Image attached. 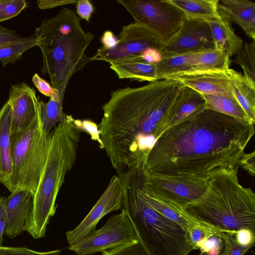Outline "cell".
I'll list each match as a JSON object with an SVG mask.
<instances>
[{
    "mask_svg": "<svg viewBox=\"0 0 255 255\" xmlns=\"http://www.w3.org/2000/svg\"><path fill=\"white\" fill-rule=\"evenodd\" d=\"M217 236L221 243V248L218 255H244L251 248L240 244L236 240L234 234L222 232Z\"/></svg>",
    "mask_w": 255,
    "mask_h": 255,
    "instance_id": "obj_31",
    "label": "cell"
},
{
    "mask_svg": "<svg viewBox=\"0 0 255 255\" xmlns=\"http://www.w3.org/2000/svg\"><path fill=\"white\" fill-rule=\"evenodd\" d=\"M80 120L66 115L50 132V143L24 231L33 238H43L55 213L56 199L65 176L74 166L81 132Z\"/></svg>",
    "mask_w": 255,
    "mask_h": 255,
    "instance_id": "obj_4",
    "label": "cell"
},
{
    "mask_svg": "<svg viewBox=\"0 0 255 255\" xmlns=\"http://www.w3.org/2000/svg\"><path fill=\"white\" fill-rule=\"evenodd\" d=\"M238 169H221L211 173L204 193L181 206L183 209L226 233L235 234L244 229L255 231V194L250 187L240 184Z\"/></svg>",
    "mask_w": 255,
    "mask_h": 255,
    "instance_id": "obj_6",
    "label": "cell"
},
{
    "mask_svg": "<svg viewBox=\"0 0 255 255\" xmlns=\"http://www.w3.org/2000/svg\"><path fill=\"white\" fill-rule=\"evenodd\" d=\"M38 43V36L33 33L19 39L0 43V61L2 67L20 59L25 51L37 46Z\"/></svg>",
    "mask_w": 255,
    "mask_h": 255,
    "instance_id": "obj_25",
    "label": "cell"
},
{
    "mask_svg": "<svg viewBox=\"0 0 255 255\" xmlns=\"http://www.w3.org/2000/svg\"><path fill=\"white\" fill-rule=\"evenodd\" d=\"M206 108L202 95L184 86L170 108L168 116V128Z\"/></svg>",
    "mask_w": 255,
    "mask_h": 255,
    "instance_id": "obj_19",
    "label": "cell"
},
{
    "mask_svg": "<svg viewBox=\"0 0 255 255\" xmlns=\"http://www.w3.org/2000/svg\"><path fill=\"white\" fill-rule=\"evenodd\" d=\"M124 193L118 175H114L89 214L74 229L66 232L69 246L74 245L90 236L99 221L107 214L122 209Z\"/></svg>",
    "mask_w": 255,
    "mask_h": 255,
    "instance_id": "obj_12",
    "label": "cell"
},
{
    "mask_svg": "<svg viewBox=\"0 0 255 255\" xmlns=\"http://www.w3.org/2000/svg\"><path fill=\"white\" fill-rule=\"evenodd\" d=\"M239 165L252 176L255 174V152L253 151L249 153L243 154L241 157Z\"/></svg>",
    "mask_w": 255,
    "mask_h": 255,
    "instance_id": "obj_39",
    "label": "cell"
},
{
    "mask_svg": "<svg viewBox=\"0 0 255 255\" xmlns=\"http://www.w3.org/2000/svg\"><path fill=\"white\" fill-rule=\"evenodd\" d=\"M215 49L206 21L185 18L176 34L159 51L162 58Z\"/></svg>",
    "mask_w": 255,
    "mask_h": 255,
    "instance_id": "obj_11",
    "label": "cell"
},
{
    "mask_svg": "<svg viewBox=\"0 0 255 255\" xmlns=\"http://www.w3.org/2000/svg\"><path fill=\"white\" fill-rule=\"evenodd\" d=\"M80 123V126L82 131L87 132L90 135L91 139L97 141L100 147L103 149V144L100 138L98 126L94 122L87 120H81Z\"/></svg>",
    "mask_w": 255,
    "mask_h": 255,
    "instance_id": "obj_37",
    "label": "cell"
},
{
    "mask_svg": "<svg viewBox=\"0 0 255 255\" xmlns=\"http://www.w3.org/2000/svg\"><path fill=\"white\" fill-rule=\"evenodd\" d=\"M11 123V105L7 100L0 109V183L7 189L12 168L10 138Z\"/></svg>",
    "mask_w": 255,
    "mask_h": 255,
    "instance_id": "obj_18",
    "label": "cell"
},
{
    "mask_svg": "<svg viewBox=\"0 0 255 255\" xmlns=\"http://www.w3.org/2000/svg\"><path fill=\"white\" fill-rule=\"evenodd\" d=\"M102 255H149L140 241L102 252Z\"/></svg>",
    "mask_w": 255,
    "mask_h": 255,
    "instance_id": "obj_32",
    "label": "cell"
},
{
    "mask_svg": "<svg viewBox=\"0 0 255 255\" xmlns=\"http://www.w3.org/2000/svg\"><path fill=\"white\" fill-rule=\"evenodd\" d=\"M142 187L143 185L141 188V192L147 202L160 214L166 218L176 222L187 231V225L186 222L180 214L163 202L146 194L143 191Z\"/></svg>",
    "mask_w": 255,
    "mask_h": 255,
    "instance_id": "obj_30",
    "label": "cell"
},
{
    "mask_svg": "<svg viewBox=\"0 0 255 255\" xmlns=\"http://www.w3.org/2000/svg\"><path fill=\"white\" fill-rule=\"evenodd\" d=\"M254 133V125L206 108L160 135L143 166L144 174L164 181H208L215 171L240 167Z\"/></svg>",
    "mask_w": 255,
    "mask_h": 255,
    "instance_id": "obj_1",
    "label": "cell"
},
{
    "mask_svg": "<svg viewBox=\"0 0 255 255\" xmlns=\"http://www.w3.org/2000/svg\"><path fill=\"white\" fill-rule=\"evenodd\" d=\"M232 94L247 115L250 122L255 123V84L233 69Z\"/></svg>",
    "mask_w": 255,
    "mask_h": 255,
    "instance_id": "obj_22",
    "label": "cell"
},
{
    "mask_svg": "<svg viewBox=\"0 0 255 255\" xmlns=\"http://www.w3.org/2000/svg\"><path fill=\"white\" fill-rule=\"evenodd\" d=\"M183 12L187 19L205 21L221 18L219 0H169Z\"/></svg>",
    "mask_w": 255,
    "mask_h": 255,
    "instance_id": "obj_23",
    "label": "cell"
},
{
    "mask_svg": "<svg viewBox=\"0 0 255 255\" xmlns=\"http://www.w3.org/2000/svg\"><path fill=\"white\" fill-rule=\"evenodd\" d=\"M32 81L38 90L44 96L57 101H63L60 99L59 91L53 88L37 73L34 74L32 78Z\"/></svg>",
    "mask_w": 255,
    "mask_h": 255,
    "instance_id": "obj_34",
    "label": "cell"
},
{
    "mask_svg": "<svg viewBox=\"0 0 255 255\" xmlns=\"http://www.w3.org/2000/svg\"><path fill=\"white\" fill-rule=\"evenodd\" d=\"M207 108L252 124L232 94H202Z\"/></svg>",
    "mask_w": 255,
    "mask_h": 255,
    "instance_id": "obj_24",
    "label": "cell"
},
{
    "mask_svg": "<svg viewBox=\"0 0 255 255\" xmlns=\"http://www.w3.org/2000/svg\"><path fill=\"white\" fill-rule=\"evenodd\" d=\"M77 1L75 0H38L36 3L39 8L46 9L67 4H76Z\"/></svg>",
    "mask_w": 255,
    "mask_h": 255,
    "instance_id": "obj_41",
    "label": "cell"
},
{
    "mask_svg": "<svg viewBox=\"0 0 255 255\" xmlns=\"http://www.w3.org/2000/svg\"><path fill=\"white\" fill-rule=\"evenodd\" d=\"M198 255H201V254L200 253V254H199Z\"/></svg>",
    "mask_w": 255,
    "mask_h": 255,
    "instance_id": "obj_47",
    "label": "cell"
},
{
    "mask_svg": "<svg viewBox=\"0 0 255 255\" xmlns=\"http://www.w3.org/2000/svg\"><path fill=\"white\" fill-rule=\"evenodd\" d=\"M210 28L216 49L226 52L230 57L237 54L242 48L243 41L234 32L230 21L221 18L206 21Z\"/></svg>",
    "mask_w": 255,
    "mask_h": 255,
    "instance_id": "obj_21",
    "label": "cell"
},
{
    "mask_svg": "<svg viewBox=\"0 0 255 255\" xmlns=\"http://www.w3.org/2000/svg\"><path fill=\"white\" fill-rule=\"evenodd\" d=\"M22 37L15 31L0 25V43L19 39Z\"/></svg>",
    "mask_w": 255,
    "mask_h": 255,
    "instance_id": "obj_43",
    "label": "cell"
},
{
    "mask_svg": "<svg viewBox=\"0 0 255 255\" xmlns=\"http://www.w3.org/2000/svg\"><path fill=\"white\" fill-rule=\"evenodd\" d=\"M209 180L199 182L164 181L144 174L142 189L146 194L156 199L183 206L200 197L206 189Z\"/></svg>",
    "mask_w": 255,
    "mask_h": 255,
    "instance_id": "obj_14",
    "label": "cell"
},
{
    "mask_svg": "<svg viewBox=\"0 0 255 255\" xmlns=\"http://www.w3.org/2000/svg\"><path fill=\"white\" fill-rule=\"evenodd\" d=\"M8 100L11 105V142L40 115V101L34 89L24 82L11 86Z\"/></svg>",
    "mask_w": 255,
    "mask_h": 255,
    "instance_id": "obj_13",
    "label": "cell"
},
{
    "mask_svg": "<svg viewBox=\"0 0 255 255\" xmlns=\"http://www.w3.org/2000/svg\"><path fill=\"white\" fill-rule=\"evenodd\" d=\"M183 85L165 79L112 91L98 125L106 154L117 172L144 166L168 128L170 108Z\"/></svg>",
    "mask_w": 255,
    "mask_h": 255,
    "instance_id": "obj_2",
    "label": "cell"
},
{
    "mask_svg": "<svg viewBox=\"0 0 255 255\" xmlns=\"http://www.w3.org/2000/svg\"><path fill=\"white\" fill-rule=\"evenodd\" d=\"M234 235L236 240L240 244L251 248L254 245L255 231L244 229L237 231Z\"/></svg>",
    "mask_w": 255,
    "mask_h": 255,
    "instance_id": "obj_36",
    "label": "cell"
},
{
    "mask_svg": "<svg viewBox=\"0 0 255 255\" xmlns=\"http://www.w3.org/2000/svg\"><path fill=\"white\" fill-rule=\"evenodd\" d=\"M117 40V38L112 31L107 30L101 37L102 47L105 49H111L116 46Z\"/></svg>",
    "mask_w": 255,
    "mask_h": 255,
    "instance_id": "obj_42",
    "label": "cell"
},
{
    "mask_svg": "<svg viewBox=\"0 0 255 255\" xmlns=\"http://www.w3.org/2000/svg\"><path fill=\"white\" fill-rule=\"evenodd\" d=\"M5 197H0V247L2 246L3 242V236L4 235V230L6 223V214L4 204Z\"/></svg>",
    "mask_w": 255,
    "mask_h": 255,
    "instance_id": "obj_44",
    "label": "cell"
},
{
    "mask_svg": "<svg viewBox=\"0 0 255 255\" xmlns=\"http://www.w3.org/2000/svg\"><path fill=\"white\" fill-rule=\"evenodd\" d=\"M33 194L21 190L11 193L5 198L4 204L6 214L4 235L10 239L24 231L33 200Z\"/></svg>",
    "mask_w": 255,
    "mask_h": 255,
    "instance_id": "obj_16",
    "label": "cell"
},
{
    "mask_svg": "<svg viewBox=\"0 0 255 255\" xmlns=\"http://www.w3.org/2000/svg\"><path fill=\"white\" fill-rule=\"evenodd\" d=\"M109 63L111 69L120 79L149 82L158 80L156 63H149L132 58L114 61Z\"/></svg>",
    "mask_w": 255,
    "mask_h": 255,
    "instance_id": "obj_20",
    "label": "cell"
},
{
    "mask_svg": "<svg viewBox=\"0 0 255 255\" xmlns=\"http://www.w3.org/2000/svg\"><path fill=\"white\" fill-rule=\"evenodd\" d=\"M201 255H212L210 251H209L206 252H201ZM218 254L216 255H218Z\"/></svg>",
    "mask_w": 255,
    "mask_h": 255,
    "instance_id": "obj_46",
    "label": "cell"
},
{
    "mask_svg": "<svg viewBox=\"0 0 255 255\" xmlns=\"http://www.w3.org/2000/svg\"><path fill=\"white\" fill-rule=\"evenodd\" d=\"M132 16L159 37L164 44L180 28L186 18L182 11L169 0H118Z\"/></svg>",
    "mask_w": 255,
    "mask_h": 255,
    "instance_id": "obj_8",
    "label": "cell"
},
{
    "mask_svg": "<svg viewBox=\"0 0 255 255\" xmlns=\"http://www.w3.org/2000/svg\"><path fill=\"white\" fill-rule=\"evenodd\" d=\"M233 62L243 69L244 76L255 84V41L246 43Z\"/></svg>",
    "mask_w": 255,
    "mask_h": 255,
    "instance_id": "obj_29",
    "label": "cell"
},
{
    "mask_svg": "<svg viewBox=\"0 0 255 255\" xmlns=\"http://www.w3.org/2000/svg\"><path fill=\"white\" fill-rule=\"evenodd\" d=\"M61 250L38 252L23 247H0V255H59Z\"/></svg>",
    "mask_w": 255,
    "mask_h": 255,
    "instance_id": "obj_35",
    "label": "cell"
},
{
    "mask_svg": "<svg viewBox=\"0 0 255 255\" xmlns=\"http://www.w3.org/2000/svg\"><path fill=\"white\" fill-rule=\"evenodd\" d=\"M195 54L190 53L162 58L156 63L158 80L165 79L170 75L189 70L195 64Z\"/></svg>",
    "mask_w": 255,
    "mask_h": 255,
    "instance_id": "obj_26",
    "label": "cell"
},
{
    "mask_svg": "<svg viewBox=\"0 0 255 255\" xmlns=\"http://www.w3.org/2000/svg\"><path fill=\"white\" fill-rule=\"evenodd\" d=\"M76 4V12L81 19L89 21L94 10V7L88 0H78Z\"/></svg>",
    "mask_w": 255,
    "mask_h": 255,
    "instance_id": "obj_38",
    "label": "cell"
},
{
    "mask_svg": "<svg viewBox=\"0 0 255 255\" xmlns=\"http://www.w3.org/2000/svg\"><path fill=\"white\" fill-rule=\"evenodd\" d=\"M123 190L122 209L128 214L149 255H189L193 250L187 232L156 211L143 197L142 166L118 173Z\"/></svg>",
    "mask_w": 255,
    "mask_h": 255,
    "instance_id": "obj_5",
    "label": "cell"
},
{
    "mask_svg": "<svg viewBox=\"0 0 255 255\" xmlns=\"http://www.w3.org/2000/svg\"><path fill=\"white\" fill-rule=\"evenodd\" d=\"M135 229L123 209L111 216L105 224L90 236L67 249L77 255H91L139 241Z\"/></svg>",
    "mask_w": 255,
    "mask_h": 255,
    "instance_id": "obj_9",
    "label": "cell"
},
{
    "mask_svg": "<svg viewBox=\"0 0 255 255\" xmlns=\"http://www.w3.org/2000/svg\"><path fill=\"white\" fill-rule=\"evenodd\" d=\"M116 46L109 49L100 47L92 60L110 63L128 57H136L149 48L159 51L164 45L159 37L146 25L133 22L123 26Z\"/></svg>",
    "mask_w": 255,
    "mask_h": 255,
    "instance_id": "obj_10",
    "label": "cell"
},
{
    "mask_svg": "<svg viewBox=\"0 0 255 255\" xmlns=\"http://www.w3.org/2000/svg\"><path fill=\"white\" fill-rule=\"evenodd\" d=\"M34 33L42 54L41 73L48 74L51 86L63 101L72 76L92 61L85 52L94 36L84 30L72 9L65 7L52 17L43 19Z\"/></svg>",
    "mask_w": 255,
    "mask_h": 255,
    "instance_id": "obj_3",
    "label": "cell"
},
{
    "mask_svg": "<svg viewBox=\"0 0 255 255\" xmlns=\"http://www.w3.org/2000/svg\"><path fill=\"white\" fill-rule=\"evenodd\" d=\"M6 1L7 0H0V11L3 8Z\"/></svg>",
    "mask_w": 255,
    "mask_h": 255,
    "instance_id": "obj_45",
    "label": "cell"
},
{
    "mask_svg": "<svg viewBox=\"0 0 255 255\" xmlns=\"http://www.w3.org/2000/svg\"><path fill=\"white\" fill-rule=\"evenodd\" d=\"M230 63L227 53L215 48L196 53L195 64L192 69L227 70L230 69Z\"/></svg>",
    "mask_w": 255,
    "mask_h": 255,
    "instance_id": "obj_27",
    "label": "cell"
},
{
    "mask_svg": "<svg viewBox=\"0 0 255 255\" xmlns=\"http://www.w3.org/2000/svg\"><path fill=\"white\" fill-rule=\"evenodd\" d=\"M40 119L43 130L47 133L56 125L61 123L66 114L63 111V102L51 99L46 102L40 101Z\"/></svg>",
    "mask_w": 255,
    "mask_h": 255,
    "instance_id": "obj_28",
    "label": "cell"
},
{
    "mask_svg": "<svg viewBox=\"0 0 255 255\" xmlns=\"http://www.w3.org/2000/svg\"><path fill=\"white\" fill-rule=\"evenodd\" d=\"M50 135L43 129L40 115L11 141L10 193L25 190L34 195L48 154Z\"/></svg>",
    "mask_w": 255,
    "mask_h": 255,
    "instance_id": "obj_7",
    "label": "cell"
},
{
    "mask_svg": "<svg viewBox=\"0 0 255 255\" xmlns=\"http://www.w3.org/2000/svg\"><path fill=\"white\" fill-rule=\"evenodd\" d=\"M128 58H136L147 63L154 64L157 63L162 59L160 53L155 48H149L138 56Z\"/></svg>",
    "mask_w": 255,
    "mask_h": 255,
    "instance_id": "obj_40",
    "label": "cell"
},
{
    "mask_svg": "<svg viewBox=\"0 0 255 255\" xmlns=\"http://www.w3.org/2000/svg\"><path fill=\"white\" fill-rule=\"evenodd\" d=\"M25 0H7L0 11V22L8 20L19 14L27 6Z\"/></svg>",
    "mask_w": 255,
    "mask_h": 255,
    "instance_id": "obj_33",
    "label": "cell"
},
{
    "mask_svg": "<svg viewBox=\"0 0 255 255\" xmlns=\"http://www.w3.org/2000/svg\"><path fill=\"white\" fill-rule=\"evenodd\" d=\"M232 69L197 70L178 73L166 79L177 80L201 94H232Z\"/></svg>",
    "mask_w": 255,
    "mask_h": 255,
    "instance_id": "obj_15",
    "label": "cell"
},
{
    "mask_svg": "<svg viewBox=\"0 0 255 255\" xmlns=\"http://www.w3.org/2000/svg\"><path fill=\"white\" fill-rule=\"evenodd\" d=\"M218 8L221 15L240 26L255 41V3L245 0H221Z\"/></svg>",
    "mask_w": 255,
    "mask_h": 255,
    "instance_id": "obj_17",
    "label": "cell"
}]
</instances>
